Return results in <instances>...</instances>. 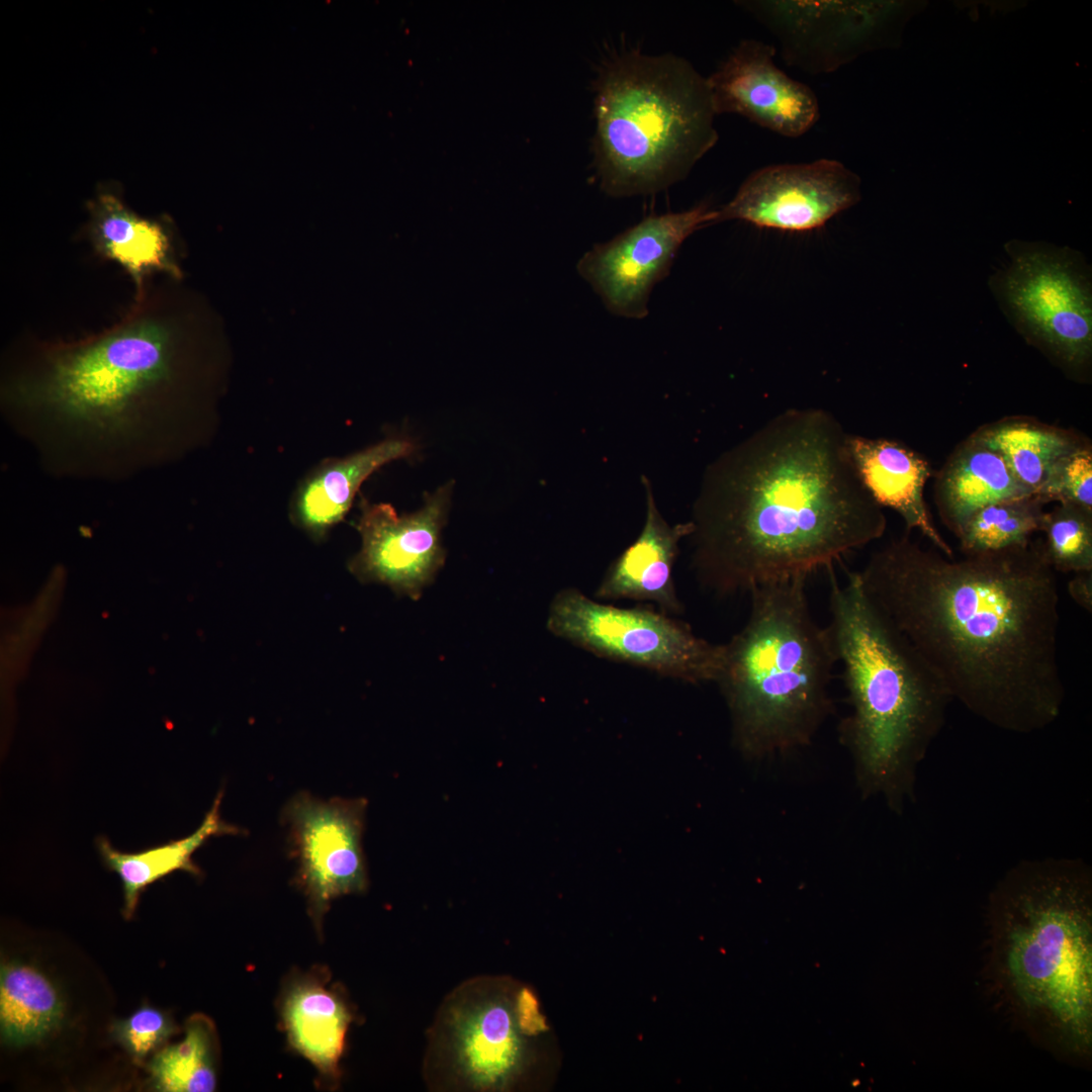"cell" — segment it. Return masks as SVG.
I'll return each instance as SVG.
<instances>
[{
    "label": "cell",
    "instance_id": "1",
    "mask_svg": "<svg viewBox=\"0 0 1092 1092\" xmlns=\"http://www.w3.org/2000/svg\"><path fill=\"white\" fill-rule=\"evenodd\" d=\"M180 281L153 280L100 332L23 337L6 350L0 412L47 474L119 482L176 453L200 357L218 337L215 318Z\"/></svg>",
    "mask_w": 1092,
    "mask_h": 1092
},
{
    "label": "cell",
    "instance_id": "27",
    "mask_svg": "<svg viewBox=\"0 0 1092 1092\" xmlns=\"http://www.w3.org/2000/svg\"><path fill=\"white\" fill-rule=\"evenodd\" d=\"M149 1068L159 1091H213L216 1084L213 1032L207 1019L192 1017L184 1039L158 1052Z\"/></svg>",
    "mask_w": 1092,
    "mask_h": 1092
},
{
    "label": "cell",
    "instance_id": "21",
    "mask_svg": "<svg viewBox=\"0 0 1092 1092\" xmlns=\"http://www.w3.org/2000/svg\"><path fill=\"white\" fill-rule=\"evenodd\" d=\"M1030 494L1002 457L974 434L958 445L935 477L934 497L940 520L957 538L981 509Z\"/></svg>",
    "mask_w": 1092,
    "mask_h": 1092
},
{
    "label": "cell",
    "instance_id": "29",
    "mask_svg": "<svg viewBox=\"0 0 1092 1092\" xmlns=\"http://www.w3.org/2000/svg\"><path fill=\"white\" fill-rule=\"evenodd\" d=\"M1043 504L1058 502L1092 511V447L1090 443L1060 457L1034 493Z\"/></svg>",
    "mask_w": 1092,
    "mask_h": 1092
},
{
    "label": "cell",
    "instance_id": "31",
    "mask_svg": "<svg viewBox=\"0 0 1092 1092\" xmlns=\"http://www.w3.org/2000/svg\"><path fill=\"white\" fill-rule=\"evenodd\" d=\"M1068 593L1078 606L1091 613L1092 571L1074 573V577L1068 583Z\"/></svg>",
    "mask_w": 1092,
    "mask_h": 1092
},
{
    "label": "cell",
    "instance_id": "11",
    "mask_svg": "<svg viewBox=\"0 0 1092 1092\" xmlns=\"http://www.w3.org/2000/svg\"><path fill=\"white\" fill-rule=\"evenodd\" d=\"M739 5L778 41L785 63L809 74L831 73L886 44L907 12L895 2L760 0Z\"/></svg>",
    "mask_w": 1092,
    "mask_h": 1092
},
{
    "label": "cell",
    "instance_id": "9",
    "mask_svg": "<svg viewBox=\"0 0 1092 1092\" xmlns=\"http://www.w3.org/2000/svg\"><path fill=\"white\" fill-rule=\"evenodd\" d=\"M546 626L597 657L689 684L715 681L722 664L723 644L697 636L674 616L646 607L620 608L574 587L555 595Z\"/></svg>",
    "mask_w": 1092,
    "mask_h": 1092
},
{
    "label": "cell",
    "instance_id": "28",
    "mask_svg": "<svg viewBox=\"0 0 1092 1092\" xmlns=\"http://www.w3.org/2000/svg\"><path fill=\"white\" fill-rule=\"evenodd\" d=\"M1040 532L1048 562L1056 572L1092 571V511L1058 504L1044 512Z\"/></svg>",
    "mask_w": 1092,
    "mask_h": 1092
},
{
    "label": "cell",
    "instance_id": "7",
    "mask_svg": "<svg viewBox=\"0 0 1092 1092\" xmlns=\"http://www.w3.org/2000/svg\"><path fill=\"white\" fill-rule=\"evenodd\" d=\"M595 87V167L609 196L666 189L718 141L708 80L682 58L625 53Z\"/></svg>",
    "mask_w": 1092,
    "mask_h": 1092
},
{
    "label": "cell",
    "instance_id": "4",
    "mask_svg": "<svg viewBox=\"0 0 1092 1092\" xmlns=\"http://www.w3.org/2000/svg\"><path fill=\"white\" fill-rule=\"evenodd\" d=\"M988 968L999 998L1056 1054L1092 1051V875L1079 858L1024 859L988 902Z\"/></svg>",
    "mask_w": 1092,
    "mask_h": 1092
},
{
    "label": "cell",
    "instance_id": "2",
    "mask_svg": "<svg viewBox=\"0 0 1092 1092\" xmlns=\"http://www.w3.org/2000/svg\"><path fill=\"white\" fill-rule=\"evenodd\" d=\"M857 573L952 701L1017 734L1059 718L1060 595L1041 538L956 559L906 531Z\"/></svg>",
    "mask_w": 1092,
    "mask_h": 1092
},
{
    "label": "cell",
    "instance_id": "30",
    "mask_svg": "<svg viewBox=\"0 0 1092 1092\" xmlns=\"http://www.w3.org/2000/svg\"><path fill=\"white\" fill-rule=\"evenodd\" d=\"M174 1031L168 1017L152 1007H142L113 1026L115 1038L135 1059H144Z\"/></svg>",
    "mask_w": 1092,
    "mask_h": 1092
},
{
    "label": "cell",
    "instance_id": "14",
    "mask_svg": "<svg viewBox=\"0 0 1092 1092\" xmlns=\"http://www.w3.org/2000/svg\"><path fill=\"white\" fill-rule=\"evenodd\" d=\"M859 199V177L837 160L769 165L751 173L717 208L716 223L736 219L786 233L811 232Z\"/></svg>",
    "mask_w": 1092,
    "mask_h": 1092
},
{
    "label": "cell",
    "instance_id": "20",
    "mask_svg": "<svg viewBox=\"0 0 1092 1092\" xmlns=\"http://www.w3.org/2000/svg\"><path fill=\"white\" fill-rule=\"evenodd\" d=\"M416 450L405 438H389L345 458L324 462L299 485L292 500L295 524L313 536L341 522L362 483L381 466Z\"/></svg>",
    "mask_w": 1092,
    "mask_h": 1092
},
{
    "label": "cell",
    "instance_id": "10",
    "mask_svg": "<svg viewBox=\"0 0 1092 1092\" xmlns=\"http://www.w3.org/2000/svg\"><path fill=\"white\" fill-rule=\"evenodd\" d=\"M545 1029L532 992L512 994L500 980H483L469 983L447 1001L432 1049L436 1063L460 1087L502 1090L523 1066V1036Z\"/></svg>",
    "mask_w": 1092,
    "mask_h": 1092
},
{
    "label": "cell",
    "instance_id": "17",
    "mask_svg": "<svg viewBox=\"0 0 1092 1092\" xmlns=\"http://www.w3.org/2000/svg\"><path fill=\"white\" fill-rule=\"evenodd\" d=\"M646 514L637 538L609 565L595 599L601 602L629 600L654 605L657 610L678 616L684 612L673 567L679 543L692 532L690 521L670 525L660 514L649 478L641 476Z\"/></svg>",
    "mask_w": 1092,
    "mask_h": 1092
},
{
    "label": "cell",
    "instance_id": "25",
    "mask_svg": "<svg viewBox=\"0 0 1092 1092\" xmlns=\"http://www.w3.org/2000/svg\"><path fill=\"white\" fill-rule=\"evenodd\" d=\"M63 1014L54 985L40 972L21 964L1 968L0 1025L2 1038L14 1045L36 1041Z\"/></svg>",
    "mask_w": 1092,
    "mask_h": 1092
},
{
    "label": "cell",
    "instance_id": "6",
    "mask_svg": "<svg viewBox=\"0 0 1092 1092\" xmlns=\"http://www.w3.org/2000/svg\"><path fill=\"white\" fill-rule=\"evenodd\" d=\"M806 578L752 589L743 627L723 644L718 684L732 741L747 759L786 755L811 744L834 711L837 663L827 627L812 615Z\"/></svg>",
    "mask_w": 1092,
    "mask_h": 1092
},
{
    "label": "cell",
    "instance_id": "19",
    "mask_svg": "<svg viewBox=\"0 0 1092 1092\" xmlns=\"http://www.w3.org/2000/svg\"><path fill=\"white\" fill-rule=\"evenodd\" d=\"M847 447L857 475L876 503L895 511L906 531H918L947 557L953 550L934 526L924 499L932 475L928 461L907 446L889 439L848 434Z\"/></svg>",
    "mask_w": 1092,
    "mask_h": 1092
},
{
    "label": "cell",
    "instance_id": "8",
    "mask_svg": "<svg viewBox=\"0 0 1092 1092\" xmlns=\"http://www.w3.org/2000/svg\"><path fill=\"white\" fill-rule=\"evenodd\" d=\"M1004 251L1008 263L988 284L1007 321L1067 377L1089 382L1092 279L1085 258L1042 242L1012 240Z\"/></svg>",
    "mask_w": 1092,
    "mask_h": 1092
},
{
    "label": "cell",
    "instance_id": "12",
    "mask_svg": "<svg viewBox=\"0 0 1092 1092\" xmlns=\"http://www.w3.org/2000/svg\"><path fill=\"white\" fill-rule=\"evenodd\" d=\"M716 217L717 208L705 202L684 211L648 215L590 248L579 259L577 271L609 312L644 318L654 286L669 274L684 242L716 223Z\"/></svg>",
    "mask_w": 1092,
    "mask_h": 1092
},
{
    "label": "cell",
    "instance_id": "5",
    "mask_svg": "<svg viewBox=\"0 0 1092 1092\" xmlns=\"http://www.w3.org/2000/svg\"><path fill=\"white\" fill-rule=\"evenodd\" d=\"M826 626L847 694L838 735L862 799L901 815L952 701L908 641L866 593L857 571L831 576Z\"/></svg>",
    "mask_w": 1092,
    "mask_h": 1092
},
{
    "label": "cell",
    "instance_id": "22",
    "mask_svg": "<svg viewBox=\"0 0 1092 1092\" xmlns=\"http://www.w3.org/2000/svg\"><path fill=\"white\" fill-rule=\"evenodd\" d=\"M223 792L220 790L200 825L186 837L168 841L138 852H123L112 846L105 836L96 839L97 849L105 866L115 872L123 889L125 918L132 916L141 893L151 884L176 871L200 875L193 854L211 837L245 833L220 816Z\"/></svg>",
    "mask_w": 1092,
    "mask_h": 1092
},
{
    "label": "cell",
    "instance_id": "18",
    "mask_svg": "<svg viewBox=\"0 0 1092 1092\" xmlns=\"http://www.w3.org/2000/svg\"><path fill=\"white\" fill-rule=\"evenodd\" d=\"M87 211L86 236L94 253L126 273L133 297L159 276L182 279L174 237L165 221L139 214L113 190L98 191Z\"/></svg>",
    "mask_w": 1092,
    "mask_h": 1092
},
{
    "label": "cell",
    "instance_id": "3",
    "mask_svg": "<svg viewBox=\"0 0 1092 1092\" xmlns=\"http://www.w3.org/2000/svg\"><path fill=\"white\" fill-rule=\"evenodd\" d=\"M847 438L830 413L792 408L711 462L688 537L703 588L725 598L808 579L882 538L886 516L857 475Z\"/></svg>",
    "mask_w": 1092,
    "mask_h": 1092
},
{
    "label": "cell",
    "instance_id": "13",
    "mask_svg": "<svg viewBox=\"0 0 1092 1092\" xmlns=\"http://www.w3.org/2000/svg\"><path fill=\"white\" fill-rule=\"evenodd\" d=\"M367 805L364 798L323 800L302 791L283 809L298 884L316 924L333 900L368 886L362 846Z\"/></svg>",
    "mask_w": 1092,
    "mask_h": 1092
},
{
    "label": "cell",
    "instance_id": "16",
    "mask_svg": "<svg viewBox=\"0 0 1092 1092\" xmlns=\"http://www.w3.org/2000/svg\"><path fill=\"white\" fill-rule=\"evenodd\" d=\"M776 55L772 44L742 40L707 78L715 111L739 114L777 134L799 138L820 118L819 101L807 84L776 65Z\"/></svg>",
    "mask_w": 1092,
    "mask_h": 1092
},
{
    "label": "cell",
    "instance_id": "23",
    "mask_svg": "<svg viewBox=\"0 0 1092 1092\" xmlns=\"http://www.w3.org/2000/svg\"><path fill=\"white\" fill-rule=\"evenodd\" d=\"M283 1019L293 1048L323 1075L335 1077L351 1021L336 992L314 981H302L288 991Z\"/></svg>",
    "mask_w": 1092,
    "mask_h": 1092
},
{
    "label": "cell",
    "instance_id": "24",
    "mask_svg": "<svg viewBox=\"0 0 1092 1092\" xmlns=\"http://www.w3.org/2000/svg\"><path fill=\"white\" fill-rule=\"evenodd\" d=\"M973 434L1002 457L1014 477L1032 494L1060 457L1088 443L1073 431L1026 417L1005 418Z\"/></svg>",
    "mask_w": 1092,
    "mask_h": 1092
},
{
    "label": "cell",
    "instance_id": "15",
    "mask_svg": "<svg viewBox=\"0 0 1092 1092\" xmlns=\"http://www.w3.org/2000/svg\"><path fill=\"white\" fill-rule=\"evenodd\" d=\"M453 482L426 493L417 512L399 516L386 503H361L356 528L361 549L350 560V571L362 582L388 585L418 600L445 563L441 531L447 521Z\"/></svg>",
    "mask_w": 1092,
    "mask_h": 1092
},
{
    "label": "cell",
    "instance_id": "26",
    "mask_svg": "<svg viewBox=\"0 0 1092 1092\" xmlns=\"http://www.w3.org/2000/svg\"><path fill=\"white\" fill-rule=\"evenodd\" d=\"M1044 504L1034 494L987 506L965 524L958 539L964 555L996 552L1027 544L1040 532Z\"/></svg>",
    "mask_w": 1092,
    "mask_h": 1092
}]
</instances>
